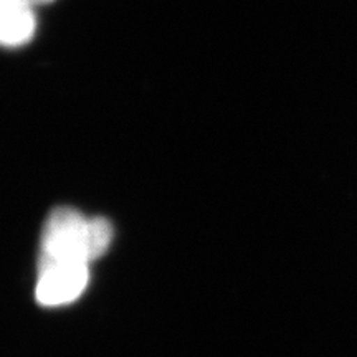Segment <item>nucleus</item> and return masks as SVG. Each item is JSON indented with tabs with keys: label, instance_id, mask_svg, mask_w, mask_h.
<instances>
[{
	"label": "nucleus",
	"instance_id": "obj_1",
	"mask_svg": "<svg viewBox=\"0 0 357 357\" xmlns=\"http://www.w3.org/2000/svg\"><path fill=\"white\" fill-rule=\"evenodd\" d=\"M113 227L102 217L84 218L71 207H58L48 215L42 231L38 266L55 263H88L105 255Z\"/></svg>",
	"mask_w": 357,
	"mask_h": 357
},
{
	"label": "nucleus",
	"instance_id": "obj_2",
	"mask_svg": "<svg viewBox=\"0 0 357 357\" xmlns=\"http://www.w3.org/2000/svg\"><path fill=\"white\" fill-rule=\"evenodd\" d=\"M89 280L86 263H55L38 266L37 301L43 306H60L75 301Z\"/></svg>",
	"mask_w": 357,
	"mask_h": 357
},
{
	"label": "nucleus",
	"instance_id": "obj_3",
	"mask_svg": "<svg viewBox=\"0 0 357 357\" xmlns=\"http://www.w3.org/2000/svg\"><path fill=\"white\" fill-rule=\"evenodd\" d=\"M2 7V42L8 47L25 43L35 30L30 0H0Z\"/></svg>",
	"mask_w": 357,
	"mask_h": 357
}]
</instances>
